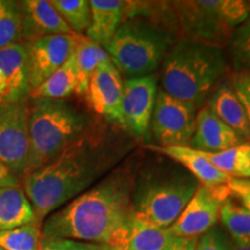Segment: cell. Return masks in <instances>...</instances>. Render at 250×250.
Here are the masks:
<instances>
[{
	"label": "cell",
	"mask_w": 250,
	"mask_h": 250,
	"mask_svg": "<svg viewBox=\"0 0 250 250\" xmlns=\"http://www.w3.org/2000/svg\"><path fill=\"white\" fill-rule=\"evenodd\" d=\"M198 108L158 90L151 130L158 146H189L196 129Z\"/></svg>",
	"instance_id": "cell-9"
},
{
	"label": "cell",
	"mask_w": 250,
	"mask_h": 250,
	"mask_svg": "<svg viewBox=\"0 0 250 250\" xmlns=\"http://www.w3.org/2000/svg\"><path fill=\"white\" fill-rule=\"evenodd\" d=\"M73 45L71 56L76 65L78 76V95H85L90 77L102 62L110 61L109 55L101 45L85 34H72Z\"/></svg>",
	"instance_id": "cell-21"
},
{
	"label": "cell",
	"mask_w": 250,
	"mask_h": 250,
	"mask_svg": "<svg viewBox=\"0 0 250 250\" xmlns=\"http://www.w3.org/2000/svg\"><path fill=\"white\" fill-rule=\"evenodd\" d=\"M228 198L229 193L226 184L218 187L201 184L177 220L168 229L180 239H198L218 224L221 206Z\"/></svg>",
	"instance_id": "cell-10"
},
{
	"label": "cell",
	"mask_w": 250,
	"mask_h": 250,
	"mask_svg": "<svg viewBox=\"0 0 250 250\" xmlns=\"http://www.w3.org/2000/svg\"><path fill=\"white\" fill-rule=\"evenodd\" d=\"M249 19H250V1H249Z\"/></svg>",
	"instance_id": "cell-40"
},
{
	"label": "cell",
	"mask_w": 250,
	"mask_h": 250,
	"mask_svg": "<svg viewBox=\"0 0 250 250\" xmlns=\"http://www.w3.org/2000/svg\"><path fill=\"white\" fill-rule=\"evenodd\" d=\"M183 39L224 48L237 27L249 18V1L188 0L170 2Z\"/></svg>",
	"instance_id": "cell-7"
},
{
	"label": "cell",
	"mask_w": 250,
	"mask_h": 250,
	"mask_svg": "<svg viewBox=\"0 0 250 250\" xmlns=\"http://www.w3.org/2000/svg\"><path fill=\"white\" fill-rule=\"evenodd\" d=\"M1 7H2V0H0V11H1Z\"/></svg>",
	"instance_id": "cell-39"
},
{
	"label": "cell",
	"mask_w": 250,
	"mask_h": 250,
	"mask_svg": "<svg viewBox=\"0 0 250 250\" xmlns=\"http://www.w3.org/2000/svg\"><path fill=\"white\" fill-rule=\"evenodd\" d=\"M34 221L35 212L23 188H0V230L13 229Z\"/></svg>",
	"instance_id": "cell-22"
},
{
	"label": "cell",
	"mask_w": 250,
	"mask_h": 250,
	"mask_svg": "<svg viewBox=\"0 0 250 250\" xmlns=\"http://www.w3.org/2000/svg\"><path fill=\"white\" fill-rule=\"evenodd\" d=\"M145 148L182 166L202 186H223L230 180V176L214 168L201 151L190 146H158L155 144H146Z\"/></svg>",
	"instance_id": "cell-16"
},
{
	"label": "cell",
	"mask_w": 250,
	"mask_h": 250,
	"mask_svg": "<svg viewBox=\"0 0 250 250\" xmlns=\"http://www.w3.org/2000/svg\"><path fill=\"white\" fill-rule=\"evenodd\" d=\"M103 250H118V249L114 248V247H111V246H107V245H105V246H104V249H103Z\"/></svg>",
	"instance_id": "cell-38"
},
{
	"label": "cell",
	"mask_w": 250,
	"mask_h": 250,
	"mask_svg": "<svg viewBox=\"0 0 250 250\" xmlns=\"http://www.w3.org/2000/svg\"><path fill=\"white\" fill-rule=\"evenodd\" d=\"M229 241L223 229L214 227L198 237L196 250H230Z\"/></svg>",
	"instance_id": "cell-31"
},
{
	"label": "cell",
	"mask_w": 250,
	"mask_h": 250,
	"mask_svg": "<svg viewBox=\"0 0 250 250\" xmlns=\"http://www.w3.org/2000/svg\"><path fill=\"white\" fill-rule=\"evenodd\" d=\"M73 34H86L92 21L88 0H50Z\"/></svg>",
	"instance_id": "cell-26"
},
{
	"label": "cell",
	"mask_w": 250,
	"mask_h": 250,
	"mask_svg": "<svg viewBox=\"0 0 250 250\" xmlns=\"http://www.w3.org/2000/svg\"><path fill=\"white\" fill-rule=\"evenodd\" d=\"M0 70L7 81V92L1 102H20L29 99L26 43L21 42L0 50Z\"/></svg>",
	"instance_id": "cell-17"
},
{
	"label": "cell",
	"mask_w": 250,
	"mask_h": 250,
	"mask_svg": "<svg viewBox=\"0 0 250 250\" xmlns=\"http://www.w3.org/2000/svg\"><path fill=\"white\" fill-rule=\"evenodd\" d=\"M19 186H20V177L12 173L7 168V166L0 160V188Z\"/></svg>",
	"instance_id": "cell-34"
},
{
	"label": "cell",
	"mask_w": 250,
	"mask_h": 250,
	"mask_svg": "<svg viewBox=\"0 0 250 250\" xmlns=\"http://www.w3.org/2000/svg\"><path fill=\"white\" fill-rule=\"evenodd\" d=\"M229 249L230 250H250V245H237V243L233 242L232 240H230Z\"/></svg>",
	"instance_id": "cell-37"
},
{
	"label": "cell",
	"mask_w": 250,
	"mask_h": 250,
	"mask_svg": "<svg viewBox=\"0 0 250 250\" xmlns=\"http://www.w3.org/2000/svg\"><path fill=\"white\" fill-rule=\"evenodd\" d=\"M229 83L237 99L241 102L250 123V74L243 73V72H234Z\"/></svg>",
	"instance_id": "cell-32"
},
{
	"label": "cell",
	"mask_w": 250,
	"mask_h": 250,
	"mask_svg": "<svg viewBox=\"0 0 250 250\" xmlns=\"http://www.w3.org/2000/svg\"><path fill=\"white\" fill-rule=\"evenodd\" d=\"M41 228L34 221L13 229L0 230V247L5 250H41Z\"/></svg>",
	"instance_id": "cell-29"
},
{
	"label": "cell",
	"mask_w": 250,
	"mask_h": 250,
	"mask_svg": "<svg viewBox=\"0 0 250 250\" xmlns=\"http://www.w3.org/2000/svg\"><path fill=\"white\" fill-rule=\"evenodd\" d=\"M127 4L122 0H90L92 21L85 35L104 49L124 22Z\"/></svg>",
	"instance_id": "cell-19"
},
{
	"label": "cell",
	"mask_w": 250,
	"mask_h": 250,
	"mask_svg": "<svg viewBox=\"0 0 250 250\" xmlns=\"http://www.w3.org/2000/svg\"><path fill=\"white\" fill-rule=\"evenodd\" d=\"M92 126V118L66 99H31L26 175L54 160Z\"/></svg>",
	"instance_id": "cell-5"
},
{
	"label": "cell",
	"mask_w": 250,
	"mask_h": 250,
	"mask_svg": "<svg viewBox=\"0 0 250 250\" xmlns=\"http://www.w3.org/2000/svg\"><path fill=\"white\" fill-rule=\"evenodd\" d=\"M174 43L170 31L160 24L130 18L124 20L104 50L121 74L130 79L154 73Z\"/></svg>",
	"instance_id": "cell-6"
},
{
	"label": "cell",
	"mask_w": 250,
	"mask_h": 250,
	"mask_svg": "<svg viewBox=\"0 0 250 250\" xmlns=\"http://www.w3.org/2000/svg\"><path fill=\"white\" fill-rule=\"evenodd\" d=\"M29 99L0 101V160L18 177H24L29 159Z\"/></svg>",
	"instance_id": "cell-8"
},
{
	"label": "cell",
	"mask_w": 250,
	"mask_h": 250,
	"mask_svg": "<svg viewBox=\"0 0 250 250\" xmlns=\"http://www.w3.org/2000/svg\"><path fill=\"white\" fill-rule=\"evenodd\" d=\"M6 92H7V81H6V78L4 73H2V71L0 70V101L4 99Z\"/></svg>",
	"instance_id": "cell-35"
},
{
	"label": "cell",
	"mask_w": 250,
	"mask_h": 250,
	"mask_svg": "<svg viewBox=\"0 0 250 250\" xmlns=\"http://www.w3.org/2000/svg\"><path fill=\"white\" fill-rule=\"evenodd\" d=\"M219 220L233 242L250 245V211L229 197L221 206Z\"/></svg>",
	"instance_id": "cell-25"
},
{
	"label": "cell",
	"mask_w": 250,
	"mask_h": 250,
	"mask_svg": "<svg viewBox=\"0 0 250 250\" xmlns=\"http://www.w3.org/2000/svg\"><path fill=\"white\" fill-rule=\"evenodd\" d=\"M0 250H5V249H2V248H1V247H0Z\"/></svg>",
	"instance_id": "cell-42"
},
{
	"label": "cell",
	"mask_w": 250,
	"mask_h": 250,
	"mask_svg": "<svg viewBox=\"0 0 250 250\" xmlns=\"http://www.w3.org/2000/svg\"><path fill=\"white\" fill-rule=\"evenodd\" d=\"M105 245L76 241L70 239H45L42 237L41 250H103Z\"/></svg>",
	"instance_id": "cell-30"
},
{
	"label": "cell",
	"mask_w": 250,
	"mask_h": 250,
	"mask_svg": "<svg viewBox=\"0 0 250 250\" xmlns=\"http://www.w3.org/2000/svg\"><path fill=\"white\" fill-rule=\"evenodd\" d=\"M226 187L230 198L250 211V179L230 177Z\"/></svg>",
	"instance_id": "cell-33"
},
{
	"label": "cell",
	"mask_w": 250,
	"mask_h": 250,
	"mask_svg": "<svg viewBox=\"0 0 250 250\" xmlns=\"http://www.w3.org/2000/svg\"><path fill=\"white\" fill-rule=\"evenodd\" d=\"M208 108L243 140L250 139L248 117L229 81L219 83L208 98Z\"/></svg>",
	"instance_id": "cell-20"
},
{
	"label": "cell",
	"mask_w": 250,
	"mask_h": 250,
	"mask_svg": "<svg viewBox=\"0 0 250 250\" xmlns=\"http://www.w3.org/2000/svg\"><path fill=\"white\" fill-rule=\"evenodd\" d=\"M197 241L198 239H189L183 243L179 250H196L197 249Z\"/></svg>",
	"instance_id": "cell-36"
},
{
	"label": "cell",
	"mask_w": 250,
	"mask_h": 250,
	"mask_svg": "<svg viewBox=\"0 0 250 250\" xmlns=\"http://www.w3.org/2000/svg\"><path fill=\"white\" fill-rule=\"evenodd\" d=\"M247 143L228 125L220 121L208 107L199 109L197 114L196 129L190 147L202 152L217 153L233 148Z\"/></svg>",
	"instance_id": "cell-15"
},
{
	"label": "cell",
	"mask_w": 250,
	"mask_h": 250,
	"mask_svg": "<svg viewBox=\"0 0 250 250\" xmlns=\"http://www.w3.org/2000/svg\"><path fill=\"white\" fill-rule=\"evenodd\" d=\"M137 168L122 165L101 182L50 214L42 237L115 247L134 217L132 188Z\"/></svg>",
	"instance_id": "cell-2"
},
{
	"label": "cell",
	"mask_w": 250,
	"mask_h": 250,
	"mask_svg": "<svg viewBox=\"0 0 250 250\" xmlns=\"http://www.w3.org/2000/svg\"><path fill=\"white\" fill-rule=\"evenodd\" d=\"M228 70L229 62L224 48L182 39L174 43L161 64L162 90L199 108Z\"/></svg>",
	"instance_id": "cell-3"
},
{
	"label": "cell",
	"mask_w": 250,
	"mask_h": 250,
	"mask_svg": "<svg viewBox=\"0 0 250 250\" xmlns=\"http://www.w3.org/2000/svg\"><path fill=\"white\" fill-rule=\"evenodd\" d=\"M187 240L174 236L168 228L144 224L133 217L114 248L118 250H179Z\"/></svg>",
	"instance_id": "cell-18"
},
{
	"label": "cell",
	"mask_w": 250,
	"mask_h": 250,
	"mask_svg": "<svg viewBox=\"0 0 250 250\" xmlns=\"http://www.w3.org/2000/svg\"><path fill=\"white\" fill-rule=\"evenodd\" d=\"M22 42V15L20 1L2 0L0 11V50Z\"/></svg>",
	"instance_id": "cell-27"
},
{
	"label": "cell",
	"mask_w": 250,
	"mask_h": 250,
	"mask_svg": "<svg viewBox=\"0 0 250 250\" xmlns=\"http://www.w3.org/2000/svg\"><path fill=\"white\" fill-rule=\"evenodd\" d=\"M156 94L158 77L154 73L124 80L120 126L133 138L148 139Z\"/></svg>",
	"instance_id": "cell-11"
},
{
	"label": "cell",
	"mask_w": 250,
	"mask_h": 250,
	"mask_svg": "<svg viewBox=\"0 0 250 250\" xmlns=\"http://www.w3.org/2000/svg\"><path fill=\"white\" fill-rule=\"evenodd\" d=\"M201 183L170 159L155 160L136 171L131 193L134 218L144 224L169 228Z\"/></svg>",
	"instance_id": "cell-4"
},
{
	"label": "cell",
	"mask_w": 250,
	"mask_h": 250,
	"mask_svg": "<svg viewBox=\"0 0 250 250\" xmlns=\"http://www.w3.org/2000/svg\"><path fill=\"white\" fill-rule=\"evenodd\" d=\"M78 76L72 56L55 73L30 92V99H66L77 93Z\"/></svg>",
	"instance_id": "cell-23"
},
{
	"label": "cell",
	"mask_w": 250,
	"mask_h": 250,
	"mask_svg": "<svg viewBox=\"0 0 250 250\" xmlns=\"http://www.w3.org/2000/svg\"><path fill=\"white\" fill-rule=\"evenodd\" d=\"M73 36H45L26 43L30 92L55 73L71 56Z\"/></svg>",
	"instance_id": "cell-13"
},
{
	"label": "cell",
	"mask_w": 250,
	"mask_h": 250,
	"mask_svg": "<svg viewBox=\"0 0 250 250\" xmlns=\"http://www.w3.org/2000/svg\"><path fill=\"white\" fill-rule=\"evenodd\" d=\"M123 86L121 72L111 61L102 62L90 77L85 94L89 108L110 123L120 125Z\"/></svg>",
	"instance_id": "cell-12"
},
{
	"label": "cell",
	"mask_w": 250,
	"mask_h": 250,
	"mask_svg": "<svg viewBox=\"0 0 250 250\" xmlns=\"http://www.w3.org/2000/svg\"><path fill=\"white\" fill-rule=\"evenodd\" d=\"M249 144V152H250V143H248Z\"/></svg>",
	"instance_id": "cell-41"
},
{
	"label": "cell",
	"mask_w": 250,
	"mask_h": 250,
	"mask_svg": "<svg viewBox=\"0 0 250 250\" xmlns=\"http://www.w3.org/2000/svg\"><path fill=\"white\" fill-rule=\"evenodd\" d=\"M20 5L23 43L45 36L73 34L48 0H24Z\"/></svg>",
	"instance_id": "cell-14"
},
{
	"label": "cell",
	"mask_w": 250,
	"mask_h": 250,
	"mask_svg": "<svg viewBox=\"0 0 250 250\" xmlns=\"http://www.w3.org/2000/svg\"><path fill=\"white\" fill-rule=\"evenodd\" d=\"M202 152V151H201ZM208 161L230 177L250 179L249 144L245 143L223 152H202Z\"/></svg>",
	"instance_id": "cell-24"
},
{
	"label": "cell",
	"mask_w": 250,
	"mask_h": 250,
	"mask_svg": "<svg viewBox=\"0 0 250 250\" xmlns=\"http://www.w3.org/2000/svg\"><path fill=\"white\" fill-rule=\"evenodd\" d=\"M227 57L235 72L250 74V19L233 31L227 43Z\"/></svg>",
	"instance_id": "cell-28"
},
{
	"label": "cell",
	"mask_w": 250,
	"mask_h": 250,
	"mask_svg": "<svg viewBox=\"0 0 250 250\" xmlns=\"http://www.w3.org/2000/svg\"><path fill=\"white\" fill-rule=\"evenodd\" d=\"M123 132H87L56 156L23 177V190L29 199L35 221H43L67 203L73 201L100 177L123 160L133 148Z\"/></svg>",
	"instance_id": "cell-1"
}]
</instances>
